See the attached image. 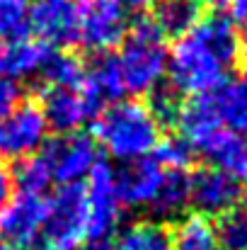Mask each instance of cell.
Listing matches in <instances>:
<instances>
[{"mask_svg":"<svg viewBox=\"0 0 247 250\" xmlns=\"http://www.w3.org/2000/svg\"><path fill=\"white\" fill-rule=\"evenodd\" d=\"M243 56V37L233 20L213 10L179 37L167 54V78L177 95H211L228 81V71Z\"/></svg>","mask_w":247,"mask_h":250,"instance_id":"cell-1","label":"cell"},{"mask_svg":"<svg viewBox=\"0 0 247 250\" xmlns=\"http://www.w3.org/2000/svg\"><path fill=\"white\" fill-rule=\"evenodd\" d=\"M95 144L114 161L133 163L153 156L163 139V126L138 100H119L104 107L92 122Z\"/></svg>","mask_w":247,"mask_h":250,"instance_id":"cell-2","label":"cell"},{"mask_svg":"<svg viewBox=\"0 0 247 250\" xmlns=\"http://www.w3.org/2000/svg\"><path fill=\"white\" fill-rule=\"evenodd\" d=\"M167 54L170 49L163 32L148 20V15L136 17L114 54L126 92L151 95L158 85H163L167 76Z\"/></svg>","mask_w":247,"mask_h":250,"instance_id":"cell-3","label":"cell"},{"mask_svg":"<svg viewBox=\"0 0 247 250\" xmlns=\"http://www.w3.org/2000/svg\"><path fill=\"white\" fill-rule=\"evenodd\" d=\"M78 2V42L92 54H109L116 49L131 24L136 12L143 10L136 0H76Z\"/></svg>","mask_w":247,"mask_h":250,"instance_id":"cell-4","label":"cell"},{"mask_svg":"<svg viewBox=\"0 0 247 250\" xmlns=\"http://www.w3.org/2000/svg\"><path fill=\"white\" fill-rule=\"evenodd\" d=\"M44 243L51 250H80L87 243V202L82 185L58 187L46 199Z\"/></svg>","mask_w":247,"mask_h":250,"instance_id":"cell-5","label":"cell"},{"mask_svg":"<svg viewBox=\"0 0 247 250\" xmlns=\"http://www.w3.org/2000/svg\"><path fill=\"white\" fill-rule=\"evenodd\" d=\"M82 189L87 202V241H112L124 216V204L116 189V170L99 161Z\"/></svg>","mask_w":247,"mask_h":250,"instance_id":"cell-6","label":"cell"},{"mask_svg":"<svg viewBox=\"0 0 247 250\" xmlns=\"http://www.w3.org/2000/svg\"><path fill=\"white\" fill-rule=\"evenodd\" d=\"M49 141V124L37 102H17L0 119V156L24 161L37 156Z\"/></svg>","mask_w":247,"mask_h":250,"instance_id":"cell-7","label":"cell"},{"mask_svg":"<svg viewBox=\"0 0 247 250\" xmlns=\"http://www.w3.org/2000/svg\"><path fill=\"white\" fill-rule=\"evenodd\" d=\"M41 158L46 161L54 182H58L61 187L80 185L99 163V148L92 141V136H87L82 131L58 134L56 139L46 141Z\"/></svg>","mask_w":247,"mask_h":250,"instance_id":"cell-8","label":"cell"},{"mask_svg":"<svg viewBox=\"0 0 247 250\" xmlns=\"http://www.w3.org/2000/svg\"><path fill=\"white\" fill-rule=\"evenodd\" d=\"M78 2L76 0H32L29 32L49 49H66L78 44Z\"/></svg>","mask_w":247,"mask_h":250,"instance_id":"cell-9","label":"cell"},{"mask_svg":"<svg viewBox=\"0 0 247 250\" xmlns=\"http://www.w3.org/2000/svg\"><path fill=\"white\" fill-rule=\"evenodd\" d=\"M243 194V187L235 177L218 167H199L189 175V207L196 209L199 216L218 219L221 214L238 207Z\"/></svg>","mask_w":247,"mask_h":250,"instance_id":"cell-10","label":"cell"},{"mask_svg":"<svg viewBox=\"0 0 247 250\" xmlns=\"http://www.w3.org/2000/svg\"><path fill=\"white\" fill-rule=\"evenodd\" d=\"M44 216H46L44 197L17 194L0 211V236L15 248H27L37 243L44 226Z\"/></svg>","mask_w":247,"mask_h":250,"instance_id":"cell-11","label":"cell"},{"mask_svg":"<svg viewBox=\"0 0 247 250\" xmlns=\"http://www.w3.org/2000/svg\"><path fill=\"white\" fill-rule=\"evenodd\" d=\"M41 112L49 124V129H56L58 134H76L82 124L97 117L90 100L85 97L80 87H46L41 95Z\"/></svg>","mask_w":247,"mask_h":250,"instance_id":"cell-12","label":"cell"},{"mask_svg":"<svg viewBox=\"0 0 247 250\" xmlns=\"http://www.w3.org/2000/svg\"><path fill=\"white\" fill-rule=\"evenodd\" d=\"M165 177V167L153 158H141L133 163H126L124 170L116 172V189L124 207L133 209H148L160 189Z\"/></svg>","mask_w":247,"mask_h":250,"instance_id":"cell-13","label":"cell"},{"mask_svg":"<svg viewBox=\"0 0 247 250\" xmlns=\"http://www.w3.org/2000/svg\"><path fill=\"white\" fill-rule=\"evenodd\" d=\"M177 129H179V136L191 146V151L201 153L226 126L216 112L211 95H199V97H191L189 102H182Z\"/></svg>","mask_w":247,"mask_h":250,"instance_id":"cell-14","label":"cell"},{"mask_svg":"<svg viewBox=\"0 0 247 250\" xmlns=\"http://www.w3.org/2000/svg\"><path fill=\"white\" fill-rule=\"evenodd\" d=\"M82 92L90 100L92 109L99 114L104 107L112 102H119L126 95L121 71L116 66L114 54H97L90 68H85V81H82Z\"/></svg>","mask_w":247,"mask_h":250,"instance_id":"cell-15","label":"cell"},{"mask_svg":"<svg viewBox=\"0 0 247 250\" xmlns=\"http://www.w3.org/2000/svg\"><path fill=\"white\" fill-rule=\"evenodd\" d=\"M204 17V0H153L148 20L165 37H184Z\"/></svg>","mask_w":247,"mask_h":250,"instance_id":"cell-16","label":"cell"},{"mask_svg":"<svg viewBox=\"0 0 247 250\" xmlns=\"http://www.w3.org/2000/svg\"><path fill=\"white\" fill-rule=\"evenodd\" d=\"M216 112L228 131L247 136V71L226 81L216 92H211Z\"/></svg>","mask_w":247,"mask_h":250,"instance_id":"cell-17","label":"cell"},{"mask_svg":"<svg viewBox=\"0 0 247 250\" xmlns=\"http://www.w3.org/2000/svg\"><path fill=\"white\" fill-rule=\"evenodd\" d=\"M201 156L213 167L228 172L230 177H247V136L223 129L204 151Z\"/></svg>","mask_w":247,"mask_h":250,"instance_id":"cell-18","label":"cell"},{"mask_svg":"<svg viewBox=\"0 0 247 250\" xmlns=\"http://www.w3.org/2000/svg\"><path fill=\"white\" fill-rule=\"evenodd\" d=\"M189 207V175L187 170H165L160 189L148 207V211L163 224L167 219H179Z\"/></svg>","mask_w":247,"mask_h":250,"instance_id":"cell-19","label":"cell"},{"mask_svg":"<svg viewBox=\"0 0 247 250\" xmlns=\"http://www.w3.org/2000/svg\"><path fill=\"white\" fill-rule=\"evenodd\" d=\"M39 81L46 87H80L85 81V63L71 51L51 49L39 73Z\"/></svg>","mask_w":247,"mask_h":250,"instance_id":"cell-20","label":"cell"},{"mask_svg":"<svg viewBox=\"0 0 247 250\" xmlns=\"http://www.w3.org/2000/svg\"><path fill=\"white\" fill-rule=\"evenodd\" d=\"M116 250H174L172 231L160 221H136L126 226L114 243Z\"/></svg>","mask_w":247,"mask_h":250,"instance_id":"cell-21","label":"cell"},{"mask_svg":"<svg viewBox=\"0 0 247 250\" xmlns=\"http://www.w3.org/2000/svg\"><path fill=\"white\" fill-rule=\"evenodd\" d=\"M172 248L174 250H223L213 226L209 224V219L194 214L187 216L177 224L174 233H172Z\"/></svg>","mask_w":247,"mask_h":250,"instance_id":"cell-22","label":"cell"},{"mask_svg":"<svg viewBox=\"0 0 247 250\" xmlns=\"http://www.w3.org/2000/svg\"><path fill=\"white\" fill-rule=\"evenodd\" d=\"M12 175V187L19 189V194H32V197H44V192L51 187V172L41 156H29L24 161H17Z\"/></svg>","mask_w":247,"mask_h":250,"instance_id":"cell-23","label":"cell"},{"mask_svg":"<svg viewBox=\"0 0 247 250\" xmlns=\"http://www.w3.org/2000/svg\"><path fill=\"white\" fill-rule=\"evenodd\" d=\"M32 0H0V42H19L29 34Z\"/></svg>","mask_w":247,"mask_h":250,"instance_id":"cell-24","label":"cell"},{"mask_svg":"<svg viewBox=\"0 0 247 250\" xmlns=\"http://www.w3.org/2000/svg\"><path fill=\"white\" fill-rule=\"evenodd\" d=\"M213 233L223 250H247V209L235 207L216 219Z\"/></svg>","mask_w":247,"mask_h":250,"instance_id":"cell-25","label":"cell"},{"mask_svg":"<svg viewBox=\"0 0 247 250\" xmlns=\"http://www.w3.org/2000/svg\"><path fill=\"white\" fill-rule=\"evenodd\" d=\"M153 158L165 170H187L194 158V151L182 136H170V139H160V144L153 151Z\"/></svg>","mask_w":247,"mask_h":250,"instance_id":"cell-26","label":"cell"},{"mask_svg":"<svg viewBox=\"0 0 247 250\" xmlns=\"http://www.w3.org/2000/svg\"><path fill=\"white\" fill-rule=\"evenodd\" d=\"M148 109L151 114L158 119V124L165 126V124H177V117H179V109H182V100L179 95L167 85H158L153 92H151V100H148Z\"/></svg>","mask_w":247,"mask_h":250,"instance_id":"cell-27","label":"cell"},{"mask_svg":"<svg viewBox=\"0 0 247 250\" xmlns=\"http://www.w3.org/2000/svg\"><path fill=\"white\" fill-rule=\"evenodd\" d=\"M19 102V85L17 81L0 78V119Z\"/></svg>","mask_w":247,"mask_h":250,"instance_id":"cell-28","label":"cell"},{"mask_svg":"<svg viewBox=\"0 0 247 250\" xmlns=\"http://www.w3.org/2000/svg\"><path fill=\"white\" fill-rule=\"evenodd\" d=\"M228 5V17L233 20V24L245 27L247 29V0H226Z\"/></svg>","mask_w":247,"mask_h":250,"instance_id":"cell-29","label":"cell"},{"mask_svg":"<svg viewBox=\"0 0 247 250\" xmlns=\"http://www.w3.org/2000/svg\"><path fill=\"white\" fill-rule=\"evenodd\" d=\"M10 199H12V175L7 167L0 166V211L7 207Z\"/></svg>","mask_w":247,"mask_h":250,"instance_id":"cell-30","label":"cell"},{"mask_svg":"<svg viewBox=\"0 0 247 250\" xmlns=\"http://www.w3.org/2000/svg\"><path fill=\"white\" fill-rule=\"evenodd\" d=\"M80 250H116L112 241H87Z\"/></svg>","mask_w":247,"mask_h":250,"instance_id":"cell-31","label":"cell"},{"mask_svg":"<svg viewBox=\"0 0 247 250\" xmlns=\"http://www.w3.org/2000/svg\"><path fill=\"white\" fill-rule=\"evenodd\" d=\"M22 250H51L46 243H32V246H27V248H22Z\"/></svg>","mask_w":247,"mask_h":250,"instance_id":"cell-32","label":"cell"},{"mask_svg":"<svg viewBox=\"0 0 247 250\" xmlns=\"http://www.w3.org/2000/svg\"><path fill=\"white\" fill-rule=\"evenodd\" d=\"M243 54H245V56H247V34H245V37H243Z\"/></svg>","mask_w":247,"mask_h":250,"instance_id":"cell-33","label":"cell"},{"mask_svg":"<svg viewBox=\"0 0 247 250\" xmlns=\"http://www.w3.org/2000/svg\"><path fill=\"white\" fill-rule=\"evenodd\" d=\"M243 197H245V204H247V182H245V187H243ZM247 209V207H245Z\"/></svg>","mask_w":247,"mask_h":250,"instance_id":"cell-34","label":"cell"},{"mask_svg":"<svg viewBox=\"0 0 247 250\" xmlns=\"http://www.w3.org/2000/svg\"><path fill=\"white\" fill-rule=\"evenodd\" d=\"M0 250H12V248H7V246H2V243H0Z\"/></svg>","mask_w":247,"mask_h":250,"instance_id":"cell-35","label":"cell"},{"mask_svg":"<svg viewBox=\"0 0 247 250\" xmlns=\"http://www.w3.org/2000/svg\"><path fill=\"white\" fill-rule=\"evenodd\" d=\"M136 2H141V5H146V0H136Z\"/></svg>","mask_w":247,"mask_h":250,"instance_id":"cell-36","label":"cell"}]
</instances>
